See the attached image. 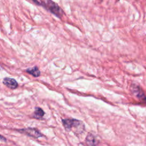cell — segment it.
Instances as JSON below:
<instances>
[{
	"mask_svg": "<svg viewBox=\"0 0 146 146\" xmlns=\"http://www.w3.org/2000/svg\"><path fill=\"white\" fill-rule=\"evenodd\" d=\"M39 6H43L59 18H61L64 14V12L60 6L52 0H45L41 2H40Z\"/></svg>",
	"mask_w": 146,
	"mask_h": 146,
	"instance_id": "cell-2",
	"label": "cell"
},
{
	"mask_svg": "<svg viewBox=\"0 0 146 146\" xmlns=\"http://www.w3.org/2000/svg\"><path fill=\"white\" fill-rule=\"evenodd\" d=\"M44 115V112L43 110L39 107L35 108V110L34 111L33 117L36 119H40Z\"/></svg>",
	"mask_w": 146,
	"mask_h": 146,
	"instance_id": "cell-8",
	"label": "cell"
},
{
	"mask_svg": "<svg viewBox=\"0 0 146 146\" xmlns=\"http://www.w3.org/2000/svg\"><path fill=\"white\" fill-rule=\"evenodd\" d=\"M86 142L88 146H96L98 144L99 141L96 137L91 133H88L86 138Z\"/></svg>",
	"mask_w": 146,
	"mask_h": 146,
	"instance_id": "cell-6",
	"label": "cell"
},
{
	"mask_svg": "<svg viewBox=\"0 0 146 146\" xmlns=\"http://www.w3.org/2000/svg\"><path fill=\"white\" fill-rule=\"evenodd\" d=\"M18 131L21 132L22 133L27 135L28 136H30L31 137H35V138H39L43 136V135L36 128H25V129H19Z\"/></svg>",
	"mask_w": 146,
	"mask_h": 146,
	"instance_id": "cell-4",
	"label": "cell"
},
{
	"mask_svg": "<svg viewBox=\"0 0 146 146\" xmlns=\"http://www.w3.org/2000/svg\"><path fill=\"white\" fill-rule=\"evenodd\" d=\"M0 140H2V141H6V139L5 137H3V136L1 135H0Z\"/></svg>",
	"mask_w": 146,
	"mask_h": 146,
	"instance_id": "cell-9",
	"label": "cell"
},
{
	"mask_svg": "<svg viewBox=\"0 0 146 146\" xmlns=\"http://www.w3.org/2000/svg\"><path fill=\"white\" fill-rule=\"evenodd\" d=\"M131 90L133 94L139 100L143 102H146V96L143 90L139 85L135 83L132 84L131 86Z\"/></svg>",
	"mask_w": 146,
	"mask_h": 146,
	"instance_id": "cell-3",
	"label": "cell"
},
{
	"mask_svg": "<svg viewBox=\"0 0 146 146\" xmlns=\"http://www.w3.org/2000/svg\"><path fill=\"white\" fill-rule=\"evenodd\" d=\"M3 84L10 89H15L18 87V84L14 78L6 77L3 79Z\"/></svg>",
	"mask_w": 146,
	"mask_h": 146,
	"instance_id": "cell-5",
	"label": "cell"
},
{
	"mask_svg": "<svg viewBox=\"0 0 146 146\" xmlns=\"http://www.w3.org/2000/svg\"><path fill=\"white\" fill-rule=\"evenodd\" d=\"M25 72H26L27 73L31 75L32 76H33L34 77H39L40 75V71H39L38 67L35 66L33 67H30V68H28L27 69H26Z\"/></svg>",
	"mask_w": 146,
	"mask_h": 146,
	"instance_id": "cell-7",
	"label": "cell"
},
{
	"mask_svg": "<svg viewBox=\"0 0 146 146\" xmlns=\"http://www.w3.org/2000/svg\"><path fill=\"white\" fill-rule=\"evenodd\" d=\"M63 125L67 131L73 130L76 134H79L84 130V125L83 123L75 119H65L62 120Z\"/></svg>",
	"mask_w": 146,
	"mask_h": 146,
	"instance_id": "cell-1",
	"label": "cell"
}]
</instances>
